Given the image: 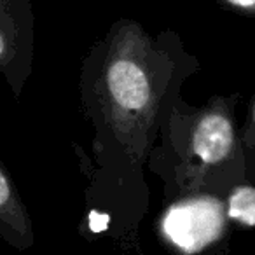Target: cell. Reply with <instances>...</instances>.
<instances>
[{
    "instance_id": "ba28073f",
    "label": "cell",
    "mask_w": 255,
    "mask_h": 255,
    "mask_svg": "<svg viewBox=\"0 0 255 255\" xmlns=\"http://www.w3.org/2000/svg\"><path fill=\"white\" fill-rule=\"evenodd\" d=\"M220 2L248 16H255V0H220Z\"/></svg>"
},
{
    "instance_id": "3957f363",
    "label": "cell",
    "mask_w": 255,
    "mask_h": 255,
    "mask_svg": "<svg viewBox=\"0 0 255 255\" xmlns=\"http://www.w3.org/2000/svg\"><path fill=\"white\" fill-rule=\"evenodd\" d=\"M185 145L191 159L198 164L191 178H196L198 171L206 173L220 166L231 157L245 156L234 128L231 103L210 100L208 105L192 116Z\"/></svg>"
},
{
    "instance_id": "5b68a950",
    "label": "cell",
    "mask_w": 255,
    "mask_h": 255,
    "mask_svg": "<svg viewBox=\"0 0 255 255\" xmlns=\"http://www.w3.org/2000/svg\"><path fill=\"white\" fill-rule=\"evenodd\" d=\"M0 238L18 250H28L35 241L30 212L2 161H0Z\"/></svg>"
},
{
    "instance_id": "277c9868",
    "label": "cell",
    "mask_w": 255,
    "mask_h": 255,
    "mask_svg": "<svg viewBox=\"0 0 255 255\" xmlns=\"http://www.w3.org/2000/svg\"><path fill=\"white\" fill-rule=\"evenodd\" d=\"M33 12L30 0H0V74L19 95L32 72Z\"/></svg>"
},
{
    "instance_id": "6da1fadb",
    "label": "cell",
    "mask_w": 255,
    "mask_h": 255,
    "mask_svg": "<svg viewBox=\"0 0 255 255\" xmlns=\"http://www.w3.org/2000/svg\"><path fill=\"white\" fill-rule=\"evenodd\" d=\"M105 46L95 88L100 121L129 156L140 159L170 79V60L133 21L112 28Z\"/></svg>"
},
{
    "instance_id": "7a4b0ae2",
    "label": "cell",
    "mask_w": 255,
    "mask_h": 255,
    "mask_svg": "<svg viewBox=\"0 0 255 255\" xmlns=\"http://www.w3.org/2000/svg\"><path fill=\"white\" fill-rule=\"evenodd\" d=\"M227 227L226 205L217 196H191L164 213L161 231L168 243L185 254H196L217 241Z\"/></svg>"
},
{
    "instance_id": "52a82bcc",
    "label": "cell",
    "mask_w": 255,
    "mask_h": 255,
    "mask_svg": "<svg viewBox=\"0 0 255 255\" xmlns=\"http://www.w3.org/2000/svg\"><path fill=\"white\" fill-rule=\"evenodd\" d=\"M240 143H241V149H243L247 166L252 171H255V96L252 98L250 107H248L247 121H245Z\"/></svg>"
},
{
    "instance_id": "8992f818",
    "label": "cell",
    "mask_w": 255,
    "mask_h": 255,
    "mask_svg": "<svg viewBox=\"0 0 255 255\" xmlns=\"http://www.w3.org/2000/svg\"><path fill=\"white\" fill-rule=\"evenodd\" d=\"M224 205L229 220L243 227H255V185H234Z\"/></svg>"
}]
</instances>
